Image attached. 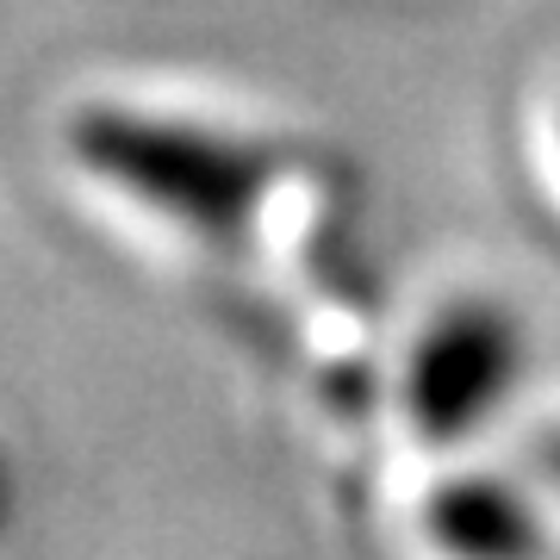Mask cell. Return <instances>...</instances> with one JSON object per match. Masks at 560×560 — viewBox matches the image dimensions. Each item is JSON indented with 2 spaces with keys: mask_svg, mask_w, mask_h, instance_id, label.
I'll return each mask as SVG.
<instances>
[{
  "mask_svg": "<svg viewBox=\"0 0 560 560\" xmlns=\"http://www.w3.org/2000/svg\"><path fill=\"white\" fill-rule=\"evenodd\" d=\"M69 150L119 194L212 243L243 237L268 180V156L256 143L224 138L212 125L131 113V106H88L69 125Z\"/></svg>",
  "mask_w": 560,
  "mask_h": 560,
  "instance_id": "obj_1",
  "label": "cell"
},
{
  "mask_svg": "<svg viewBox=\"0 0 560 560\" xmlns=\"http://www.w3.org/2000/svg\"><path fill=\"white\" fill-rule=\"evenodd\" d=\"M511 374V330L492 312H455L423 337L411 361V411L430 436H455L504 393Z\"/></svg>",
  "mask_w": 560,
  "mask_h": 560,
  "instance_id": "obj_2",
  "label": "cell"
},
{
  "mask_svg": "<svg viewBox=\"0 0 560 560\" xmlns=\"http://www.w3.org/2000/svg\"><path fill=\"white\" fill-rule=\"evenodd\" d=\"M436 536L460 555H486V560H511L517 555V517L504 499H486V492H448V504L436 511Z\"/></svg>",
  "mask_w": 560,
  "mask_h": 560,
  "instance_id": "obj_3",
  "label": "cell"
}]
</instances>
